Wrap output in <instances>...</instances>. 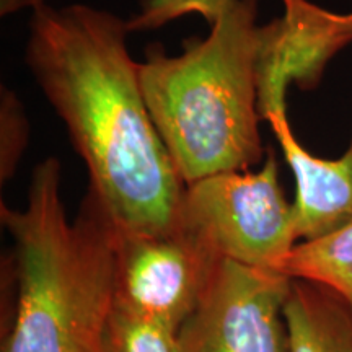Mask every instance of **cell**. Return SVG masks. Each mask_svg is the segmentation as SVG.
Here are the masks:
<instances>
[{
	"mask_svg": "<svg viewBox=\"0 0 352 352\" xmlns=\"http://www.w3.org/2000/svg\"><path fill=\"white\" fill-rule=\"evenodd\" d=\"M127 21L83 3L33 12L26 64L64 121L90 189L121 232L178 226L186 183L153 124Z\"/></svg>",
	"mask_w": 352,
	"mask_h": 352,
	"instance_id": "cell-1",
	"label": "cell"
},
{
	"mask_svg": "<svg viewBox=\"0 0 352 352\" xmlns=\"http://www.w3.org/2000/svg\"><path fill=\"white\" fill-rule=\"evenodd\" d=\"M60 188L63 166L50 157L33 170L23 209L0 206L15 287L2 352H104L118 227L90 189L70 222Z\"/></svg>",
	"mask_w": 352,
	"mask_h": 352,
	"instance_id": "cell-2",
	"label": "cell"
},
{
	"mask_svg": "<svg viewBox=\"0 0 352 352\" xmlns=\"http://www.w3.org/2000/svg\"><path fill=\"white\" fill-rule=\"evenodd\" d=\"M258 0H235L206 38L183 41L178 56L148 46L139 64L142 94L183 182L246 171L266 155L259 122Z\"/></svg>",
	"mask_w": 352,
	"mask_h": 352,
	"instance_id": "cell-3",
	"label": "cell"
},
{
	"mask_svg": "<svg viewBox=\"0 0 352 352\" xmlns=\"http://www.w3.org/2000/svg\"><path fill=\"white\" fill-rule=\"evenodd\" d=\"M178 226L220 259L283 274L298 240L274 148L256 171H222L186 184Z\"/></svg>",
	"mask_w": 352,
	"mask_h": 352,
	"instance_id": "cell-4",
	"label": "cell"
},
{
	"mask_svg": "<svg viewBox=\"0 0 352 352\" xmlns=\"http://www.w3.org/2000/svg\"><path fill=\"white\" fill-rule=\"evenodd\" d=\"M290 277L220 259L179 328L182 352H289L284 305Z\"/></svg>",
	"mask_w": 352,
	"mask_h": 352,
	"instance_id": "cell-5",
	"label": "cell"
},
{
	"mask_svg": "<svg viewBox=\"0 0 352 352\" xmlns=\"http://www.w3.org/2000/svg\"><path fill=\"white\" fill-rule=\"evenodd\" d=\"M219 263L208 245L179 226L152 235L118 228L116 302L179 329L199 305Z\"/></svg>",
	"mask_w": 352,
	"mask_h": 352,
	"instance_id": "cell-6",
	"label": "cell"
},
{
	"mask_svg": "<svg viewBox=\"0 0 352 352\" xmlns=\"http://www.w3.org/2000/svg\"><path fill=\"white\" fill-rule=\"evenodd\" d=\"M352 43V13L340 15L308 2L261 26L258 56L259 113L284 109L290 83L314 88L327 64Z\"/></svg>",
	"mask_w": 352,
	"mask_h": 352,
	"instance_id": "cell-7",
	"label": "cell"
},
{
	"mask_svg": "<svg viewBox=\"0 0 352 352\" xmlns=\"http://www.w3.org/2000/svg\"><path fill=\"white\" fill-rule=\"evenodd\" d=\"M296 178L292 204L298 243L328 235L352 220V139L340 158H321L298 142L287 108L266 118Z\"/></svg>",
	"mask_w": 352,
	"mask_h": 352,
	"instance_id": "cell-8",
	"label": "cell"
},
{
	"mask_svg": "<svg viewBox=\"0 0 352 352\" xmlns=\"http://www.w3.org/2000/svg\"><path fill=\"white\" fill-rule=\"evenodd\" d=\"M284 316L289 352H352V308L331 289L292 279Z\"/></svg>",
	"mask_w": 352,
	"mask_h": 352,
	"instance_id": "cell-9",
	"label": "cell"
},
{
	"mask_svg": "<svg viewBox=\"0 0 352 352\" xmlns=\"http://www.w3.org/2000/svg\"><path fill=\"white\" fill-rule=\"evenodd\" d=\"M283 274L324 285L352 308V220L321 239L297 243Z\"/></svg>",
	"mask_w": 352,
	"mask_h": 352,
	"instance_id": "cell-10",
	"label": "cell"
},
{
	"mask_svg": "<svg viewBox=\"0 0 352 352\" xmlns=\"http://www.w3.org/2000/svg\"><path fill=\"white\" fill-rule=\"evenodd\" d=\"M104 352H182L179 329L114 303Z\"/></svg>",
	"mask_w": 352,
	"mask_h": 352,
	"instance_id": "cell-11",
	"label": "cell"
},
{
	"mask_svg": "<svg viewBox=\"0 0 352 352\" xmlns=\"http://www.w3.org/2000/svg\"><path fill=\"white\" fill-rule=\"evenodd\" d=\"M233 2L235 0H144L140 12L127 21V28L129 32L157 30L192 13L204 16L210 25L219 13ZM307 3L308 0H283L285 12L298 10Z\"/></svg>",
	"mask_w": 352,
	"mask_h": 352,
	"instance_id": "cell-12",
	"label": "cell"
},
{
	"mask_svg": "<svg viewBox=\"0 0 352 352\" xmlns=\"http://www.w3.org/2000/svg\"><path fill=\"white\" fill-rule=\"evenodd\" d=\"M30 139V124L19 96L10 88L0 91V179H12Z\"/></svg>",
	"mask_w": 352,
	"mask_h": 352,
	"instance_id": "cell-13",
	"label": "cell"
},
{
	"mask_svg": "<svg viewBox=\"0 0 352 352\" xmlns=\"http://www.w3.org/2000/svg\"><path fill=\"white\" fill-rule=\"evenodd\" d=\"M44 6H46V0H0V15H12L23 8H33L34 12Z\"/></svg>",
	"mask_w": 352,
	"mask_h": 352,
	"instance_id": "cell-14",
	"label": "cell"
}]
</instances>
